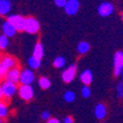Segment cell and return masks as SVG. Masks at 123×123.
Returning <instances> with one entry per match:
<instances>
[{
  "label": "cell",
  "mask_w": 123,
  "mask_h": 123,
  "mask_svg": "<svg viewBox=\"0 0 123 123\" xmlns=\"http://www.w3.org/2000/svg\"><path fill=\"white\" fill-rule=\"evenodd\" d=\"M0 87L2 92V99L6 101H9L18 91V85L7 80H2L0 82Z\"/></svg>",
  "instance_id": "1"
},
{
  "label": "cell",
  "mask_w": 123,
  "mask_h": 123,
  "mask_svg": "<svg viewBox=\"0 0 123 123\" xmlns=\"http://www.w3.org/2000/svg\"><path fill=\"white\" fill-rule=\"evenodd\" d=\"M14 67H18V61L15 57L11 55H3L0 58V69L5 75L9 69L14 68Z\"/></svg>",
  "instance_id": "2"
},
{
  "label": "cell",
  "mask_w": 123,
  "mask_h": 123,
  "mask_svg": "<svg viewBox=\"0 0 123 123\" xmlns=\"http://www.w3.org/2000/svg\"><path fill=\"white\" fill-rule=\"evenodd\" d=\"M24 32L28 34H36L40 31V22L33 17H28L24 20Z\"/></svg>",
  "instance_id": "3"
},
{
  "label": "cell",
  "mask_w": 123,
  "mask_h": 123,
  "mask_svg": "<svg viewBox=\"0 0 123 123\" xmlns=\"http://www.w3.org/2000/svg\"><path fill=\"white\" fill-rule=\"evenodd\" d=\"M17 92H18L19 97L24 101H30L34 97V90L30 85H20V87H18Z\"/></svg>",
  "instance_id": "4"
},
{
  "label": "cell",
  "mask_w": 123,
  "mask_h": 123,
  "mask_svg": "<svg viewBox=\"0 0 123 123\" xmlns=\"http://www.w3.org/2000/svg\"><path fill=\"white\" fill-rule=\"evenodd\" d=\"M24 20H25V18H23L22 15L19 14H11L9 17H7V21L12 24L13 28L17 30V32H23V30H24Z\"/></svg>",
  "instance_id": "5"
},
{
  "label": "cell",
  "mask_w": 123,
  "mask_h": 123,
  "mask_svg": "<svg viewBox=\"0 0 123 123\" xmlns=\"http://www.w3.org/2000/svg\"><path fill=\"white\" fill-rule=\"evenodd\" d=\"M35 80V74L32 69H22L20 72V78L19 82L20 85H32V82Z\"/></svg>",
  "instance_id": "6"
},
{
  "label": "cell",
  "mask_w": 123,
  "mask_h": 123,
  "mask_svg": "<svg viewBox=\"0 0 123 123\" xmlns=\"http://www.w3.org/2000/svg\"><path fill=\"white\" fill-rule=\"evenodd\" d=\"M76 74H77V66L75 64H72V65H69L64 72H63V74H62V79H63V81H64L65 84H69V82H72L73 80L75 79Z\"/></svg>",
  "instance_id": "7"
},
{
  "label": "cell",
  "mask_w": 123,
  "mask_h": 123,
  "mask_svg": "<svg viewBox=\"0 0 123 123\" xmlns=\"http://www.w3.org/2000/svg\"><path fill=\"white\" fill-rule=\"evenodd\" d=\"M113 65H114V76L118 77L123 70V52L119 51L114 54L113 57Z\"/></svg>",
  "instance_id": "8"
},
{
  "label": "cell",
  "mask_w": 123,
  "mask_h": 123,
  "mask_svg": "<svg viewBox=\"0 0 123 123\" xmlns=\"http://www.w3.org/2000/svg\"><path fill=\"white\" fill-rule=\"evenodd\" d=\"M80 8L79 0H67L66 5L64 7V10L66 14L68 15H75Z\"/></svg>",
  "instance_id": "9"
},
{
  "label": "cell",
  "mask_w": 123,
  "mask_h": 123,
  "mask_svg": "<svg viewBox=\"0 0 123 123\" xmlns=\"http://www.w3.org/2000/svg\"><path fill=\"white\" fill-rule=\"evenodd\" d=\"M113 10H114V7H113L112 3L110 2H102L101 5L98 7V14L102 18H105V17H109L113 13Z\"/></svg>",
  "instance_id": "10"
},
{
  "label": "cell",
  "mask_w": 123,
  "mask_h": 123,
  "mask_svg": "<svg viewBox=\"0 0 123 123\" xmlns=\"http://www.w3.org/2000/svg\"><path fill=\"white\" fill-rule=\"evenodd\" d=\"M19 78H20V68L19 67H14V68L9 69L5 75V79L7 81H11L13 84H18Z\"/></svg>",
  "instance_id": "11"
},
{
  "label": "cell",
  "mask_w": 123,
  "mask_h": 123,
  "mask_svg": "<svg viewBox=\"0 0 123 123\" xmlns=\"http://www.w3.org/2000/svg\"><path fill=\"white\" fill-rule=\"evenodd\" d=\"M1 31H2V34L6 35L7 37H13L17 33V30L13 28V25L11 23H9L7 20L2 23V26H1Z\"/></svg>",
  "instance_id": "12"
},
{
  "label": "cell",
  "mask_w": 123,
  "mask_h": 123,
  "mask_svg": "<svg viewBox=\"0 0 123 123\" xmlns=\"http://www.w3.org/2000/svg\"><path fill=\"white\" fill-rule=\"evenodd\" d=\"M79 79L84 84V86H89L92 82V79H93V75H92L91 70L90 69H85L84 72L80 74Z\"/></svg>",
  "instance_id": "13"
},
{
  "label": "cell",
  "mask_w": 123,
  "mask_h": 123,
  "mask_svg": "<svg viewBox=\"0 0 123 123\" xmlns=\"http://www.w3.org/2000/svg\"><path fill=\"white\" fill-rule=\"evenodd\" d=\"M95 115L98 120H103L107 115V107L105 103H98L95 108Z\"/></svg>",
  "instance_id": "14"
},
{
  "label": "cell",
  "mask_w": 123,
  "mask_h": 123,
  "mask_svg": "<svg viewBox=\"0 0 123 123\" xmlns=\"http://www.w3.org/2000/svg\"><path fill=\"white\" fill-rule=\"evenodd\" d=\"M32 56L35 57V58L38 59V61H41V59L43 58V56H44V47H43V45H42L41 42H37V43L34 45Z\"/></svg>",
  "instance_id": "15"
},
{
  "label": "cell",
  "mask_w": 123,
  "mask_h": 123,
  "mask_svg": "<svg viewBox=\"0 0 123 123\" xmlns=\"http://www.w3.org/2000/svg\"><path fill=\"white\" fill-rule=\"evenodd\" d=\"M11 10V2L9 0H0V15L5 17Z\"/></svg>",
  "instance_id": "16"
},
{
  "label": "cell",
  "mask_w": 123,
  "mask_h": 123,
  "mask_svg": "<svg viewBox=\"0 0 123 123\" xmlns=\"http://www.w3.org/2000/svg\"><path fill=\"white\" fill-rule=\"evenodd\" d=\"M9 115V107H8V101L1 99L0 100V120H5Z\"/></svg>",
  "instance_id": "17"
},
{
  "label": "cell",
  "mask_w": 123,
  "mask_h": 123,
  "mask_svg": "<svg viewBox=\"0 0 123 123\" xmlns=\"http://www.w3.org/2000/svg\"><path fill=\"white\" fill-rule=\"evenodd\" d=\"M90 49V44L86 41H81L78 46H77V52L80 54V55H85V54H87Z\"/></svg>",
  "instance_id": "18"
},
{
  "label": "cell",
  "mask_w": 123,
  "mask_h": 123,
  "mask_svg": "<svg viewBox=\"0 0 123 123\" xmlns=\"http://www.w3.org/2000/svg\"><path fill=\"white\" fill-rule=\"evenodd\" d=\"M38 86L44 90L49 89V88L51 87V80H49V78H47V77H40V79H38Z\"/></svg>",
  "instance_id": "19"
},
{
  "label": "cell",
  "mask_w": 123,
  "mask_h": 123,
  "mask_svg": "<svg viewBox=\"0 0 123 123\" xmlns=\"http://www.w3.org/2000/svg\"><path fill=\"white\" fill-rule=\"evenodd\" d=\"M28 65L31 69H37V68H40V66H41V61H38V59H36L35 57L31 56L30 58L28 59Z\"/></svg>",
  "instance_id": "20"
},
{
  "label": "cell",
  "mask_w": 123,
  "mask_h": 123,
  "mask_svg": "<svg viewBox=\"0 0 123 123\" xmlns=\"http://www.w3.org/2000/svg\"><path fill=\"white\" fill-rule=\"evenodd\" d=\"M65 65H66V59H65V57H63V56L56 57L53 62V66L55 67V68H63Z\"/></svg>",
  "instance_id": "21"
},
{
  "label": "cell",
  "mask_w": 123,
  "mask_h": 123,
  "mask_svg": "<svg viewBox=\"0 0 123 123\" xmlns=\"http://www.w3.org/2000/svg\"><path fill=\"white\" fill-rule=\"evenodd\" d=\"M8 45H9V37H7L3 34H0V51L7 49Z\"/></svg>",
  "instance_id": "22"
},
{
  "label": "cell",
  "mask_w": 123,
  "mask_h": 123,
  "mask_svg": "<svg viewBox=\"0 0 123 123\" xmlns=\"http://www.w3.org/2000/svg\"><path fill=\"white\" fill-rule=\"evenodd\" d=\"M75 99H76V95H75V92L72 91V90H67L64 93V100L66 102H73Z\"/></svg>",
  "instance_id": "23"
},
{
  "label": "cell",
  "mask_w": 123,
  "mask_h": 123,
  "mask_svg": "<svg viewBox=\"0 0 123 123\" xmlns=\"http://www.w3.org/2000/svg\"><path fill=\"white\" fill-rule=\"evenodd\" d=\"M81 96L84 98H89L91 96V90H90L89 86H84L81 88Z\"/></svg>",
  "instance_id": "24"
},
{
  "label": "cell",
  "mask_w": 123,
  "mask_h": 123,
  "mask_svg": "<svg viewBox=\"0 0 123 123\" xmlns=\"http://www.w3.org/2000/svg\"><path fill=\"white\" fill-rule=\"evenodd\" d=\"M117 95H118L119 98H123V84L122 82H120L117 86Z\"/></svg>",
  "instance_id": "25"
},
{
  "label": "cell",
  "mask_w": 123,
  "mask_h": 123,
  "mask_svg": "<svg viewBox=\"0 0 123 123\" xmlns=\"http://www.w3.org/2000/svg\"><path fill=\"white\" fill-rule=\"evenodd\" d=\"M66 1L67 0H54V3L58 8H64L65 5H66Z\"/></svg>",
  "instance_id": "26"
},
{
  "label": "cell",
  "mask_w": 123,
  "mask_h": 123,
  "mask_svg": "<svg viewBox=\"0 0 123 123\" xmlns=\"http://www.w3.org/2000/svg\"><path fill=\"white\" fill-rule=\"evenodd\" d=\"M49 118H51V113H49V111H44V112L41 114V119L44 121H47Z\"/></svg>",
  "instance_id": "27"
},
{
  "label": "cell",
  "mask_w": 123,
  "mask_h": 123,
  "mask_svg": "<svg viewBox=\"0 0 123 123\" xmlns=\"http://www.w3.org/2000/svg\"><path fill=\"white\" fill-rule=\"evenodd\" d=\"M46 123H61V121L56 118H49V120L46 121Z\"/></svg>",
  "instance_id": "28"
},
{
  "label": "cell",
  "mask_w": 123,
  "mask_h": 123,
  "mask_svg": "<svg viewBox=\"0 0 123 123\" xmlns=\"http://www.w3.org/2000/svg\"><path fill=\"white\" fill-rule=\"evenodd\" d=\"M64 123H74V120H73L72 117H65L64 118Z\"/></svg>",
  "instance_id": "29"
},
{
  "label": "cell",
  "mask_w": 123,
  "mask_h": 123,
  "mask_svg": "<svg viewBox=\"0 0 123 123\" xmlns=\"http://www.w3.org/2000/svg\"><path fill=\"white\" fill-rule=\"evenodd\" d=\"M3 79H5V74H3V73L1 72V69H0V82L2 81Z\"/></svg>",
  "instance_id": "30"
},
{
  "label": "cell",
  "mask_w": 123,
  "mask_h": 123,
  "mask_svg": "<svg viewBox=\"0 0 123 123\" xmlns=\"http://www.w3.org/2000/svg\"><path fill=\"white\" fill-rule=\"evenodd\" d=\"M2 99V92H1V87H0V100Z\"/></svg>",
  "instance_id": "31"
},
{
  "label": "cell",
  "mask_w": 123,
  "mask_h": 123,
  "mask_svg": "<svg viewBox=\"0 0 123 123\" xmlns=\"http://www.w3.org/2000/svg\"><path fill=\"white\" fill-rule=\"evenodd\" d=\"M121 76H122V84H123V70L121 72Z\"/></svg>",
  "instance_id": "32"
},
{
  "label": "cell",
  "mask_w": 123,
  "mask_h": 123,
  "mask_svg": "<svg viewBox=\"0 0 123 123\" xmlns=\"http://www.w3.org/2000/svg\"><path fill=\"white\" fill-rule=\"evenodd\" d=\"M0 123H5V122H3V120H0Z\"/></svg>",
  "instance_id": "33"
},
{
  "label": "cell",
  "mask_w": 123,
  "mask_h": 123,
  "mask_svg": "<svg viewBox=\"0 0 123 123\" xmlns=\"http://www.w3.org/2000/svg\"><path fill=\"white\" fill-rule=\"evenodd\" d=\"M122 20H123V13H122Z\"/></svg>",
  "instance_id": "34"
}]
</instances>
